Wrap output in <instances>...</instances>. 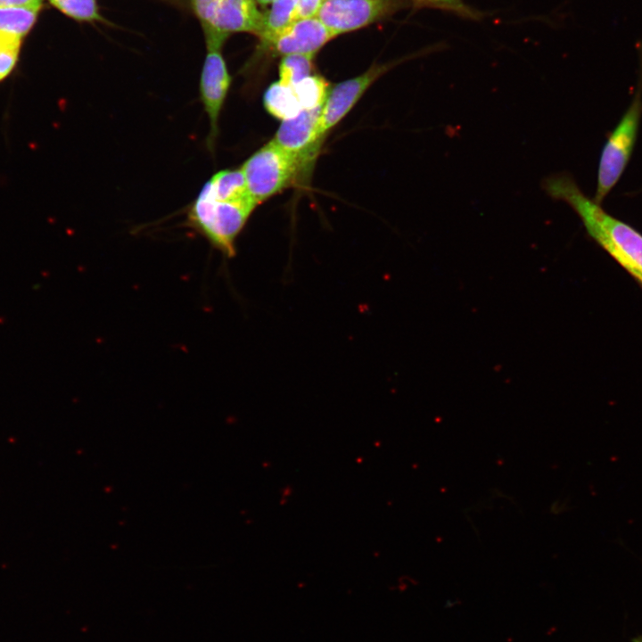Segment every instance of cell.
<instances>
[{
  "mask_svg": "<svg viewBox=\"0 0 642 642\" xmlns=\"http://www.w3.org/2000/svg\"><path fill=\"white\" fill-rule=\"evenodd\" d=\"M200 83V100L210 122L207 146L215 149L218 135V121L231 86L232 78L222 54V47L208 46Z\"/></svg>",
  "mask_w": 642,
  "mask_h": 642,
  "instance_id": "obj_6",
  "label": "cell"
},
{
  "mask_svg": "<svg viewBox=\"0 0 642 642\" xmlns=\"http://www.w3.org/2000/svg\"><path fill=\"white\" fill-rule=\"evenodd\" d=\"M435 8L456 12L464 17L477 18L478 13L465 4L464 0H418Z\"/></svg>",
  "mask_w": 642,
  "mask_h": 642,
  "instance_id": "obj_18",
  "label": "cell"
},
{
  "mask_svg": "<svg viewBox=\"0 0 642 642\" xmlns=\"http://www.w3.org/2000/svg\"><path fill=\"white\" fill-rule=\"evenodd\" d=\"M264 13L255 0H221L211 18L202 28L206 46L222 47L234 32H251L260 35Z\"/></svg>",
  "mask_w": 642,
  "mask_h": 642,
  "instance_id": "obj_7",
  "label": "cell"
},
{
  "mask_svg": "<svg viewBox=\"0 0 642 642\" xmlns=\"http://www.w3.org/2000/svg\"><path fill=\"white\" fill-rule=\"evenodd\" d=\"M255 1H257L258 3H259L261 4H268L271 2H275L276 0H255Z\"/></svg>",
  "mask_w": 642,
  "mask_h": 642,
  "instance_id": "obj_22",
  "label": "cell"
},
{
  "mask_svg": "<svg viewBox=\"0 0 642 642\" xmlns=\"http://www.w3.org/2000/svg\"><path fill=\"white\" fill-rule=\"evenodd\" d=\"M41 9L0 7V32L25 37L35 26Z\"/></svg>",
  "mask_w": 642,
  "mask_h": 642,
  "instance_id": "obj_13",
  "label": "cell"
},
{
  "mask_svg": "<svg viewBox=\"0 0 642 642\" xmlns=\"http://www.w3.org/2000/svg\"><path fill=\"white\" fill-rule=\"evenodd\" d=\"M635 642H642V638L635 639Z\"/></svg>",
  "mask_w": 642,
  "mask_h": 642,
  "instance_id": "obj_23",
  "label": "cell"
},
{
  "mask_svg": "<svg viewBox=\"0 0 642 642\" xmlns=\"http://www.w3.org/2000/svg\"><path fill=\"white\" fill-rule=\"evenodd\" d=\"M292 88L302 109H313L324 103L330 86L321 77L310 75Z\"/></svg>",
  "mask_w": 642,
  "mask_h": 642,
  "instance_id": "obj_16",
  "label": "cell"
},
{
  "mask_svg": "<svg viewBox=\"0 0 642 642\" xmlns=\"http://www.w3.org/2000/svg\"><path fill=\"white\" fill-rule=\"evenodd\" d=\"M541 186L549 197L571 206L588 235L638 282L642 281L641 233L585 195L569 173L550 175Z\"/></svg>",
  "mask_w": 642,
  "mask_h": 642,
  "instance_id": "obj_1",
  "label": "cell"
},
{
  "mask_svg": "<svg viewBox=\"0 0 642 642\" xmlns=\"http://www.w3.org/2000/svg\"><path fill=\"white\" fill-rule=\"evenodd\" d=\"M335 36L318 18L295 20L268 46L280 55L315 54Z\"/></svg>",
  "mask_w": 642,
  "mask_h": 642,
  "instance_id": "obj_10",
  "label": "cell"
},
{
  "mask_svg": "<svg viewBox=\"0 0 642 642\" xmlns=\"http://www.w3.org/2000/svg\"><path fill=\"white\" fill-rule=\"evenodd\" d=\"M240 169L257 205L307 179L298 160L272 140L253 152Z\"/></svg>",
  "mask_w": 642,
  "mask_h": 642,
  "instance_id": "obj_3",
  "label": "cell"
},
{
  "mask_svg": "<svg viewBox=\"0 0 642 642\" xmlns=\"http://www.w3.org/2000/svg\"><path fill=\"white\" fill-rule=\"evenodd\" d=\"M322 105L313 109H303L295 116L282 120L271 139L298 160L306 178L312 172L322 146L317 138Z\"/></svg>",
  "mask_w": 642,
  "mask_h": 642,
  "instance_id": "obj_5",
  "label": "cell"
},
{
  "mask_svg": "<svg viewBox=\"0 0 642 642\" xmlns=\"http://www.w3.org/2000/svg\"><path fill=\"white\" fill-rule=\"evenodd\" d=\"M387 70L386 65H374L355 78L330 86L318 120L317 138L319 144H323L330 130L350 111L369 86Z\"/></svg>",
  "mask_w": 642,
  "mask_h": 642,
  "instance_id": "obj_8",
  "label": "cell"
},
{
  "mask_svg": "<svg viewBox=\"0 0 642 642\" xmlns=\"http://www.w3.org/2000/svg\"><path fill=\"white\" fill-rule=\"evenodd\" d=\"M45 0H0V7H24L42 9Z\"/></svg>",
  "mask_w": 642,
  "mask_h": 642,
  "instance_id": "obj_21",
  "label": "cell"
},
{
  "mask_svg": "<svg viewBox=\"0 0 642 642\" xmlns=\"http://www.w3.org/2000/svg\"><path fill=\"white\" fill-rule=\"evenodd\" d=\"M22 37L0 32V83L14 70L21 51Z\"/></svg>",
  "mask_w": 642,
  "mask_h": 642,
  "instance_id": "obj_17",
  "label": "cell"
},
{
  "mask_svg": "<svg viewBox=\"0 0 642 642\" xmlns=\"http://www.w3.org/2000/svg\"><path fill=\"white\" fill-rule=\"evenodd\" d=\"M258 205L220 193L210 180L186 210L185 226L202 236L226 258L236 255V241Z\"/></svg>",
  "mask_w": 642,
  "mask_h": 642,
  "instance_id": "obj_2",
  "label": "cell"
},
{
  "mask_svg": "<svg viewBox=\"0 0 642 642\" xmlns=\"http://www.w3.org/2000/svg\"><path fill=\"white\" fill-rule=\"evenodd\" d=\"M263 100L267 111L281 120L290 119L303 110L292 86L279 81L270 85Z\"/></svg>",
  "mask_w": 642,
  "mask_h": 642,
  "instance_id": "obj_12",
  "label": "cell"
},
{
  "mask_svg": "<svg viewBox=\"0 0 642 642\" xmlns=\"http://www.w3.org/2000/svg\"><path fill=\"white\" fill-rule=\"evenodd\" d=\"M324 0H296V19L313 18L317 15Z\"/></svg>",
  "mask_w": 642,
  "mask_h": 642,
  "instance_id": "obj_20",
  "label": "cell"
},
{
  "mask_svg": "<svg viewBox=\"0 0 642 642\" xmlns=\"http://www.w3.org/2000/svg\"><path fill=\"white\" fill-rule=\"evenodd\" d=\"M638 284L642 286V281L638 282Z\"/></svg>",
  "mask_w": 642,
  "mask_h": 642,
  "instance_id": "obj_24",
  "label": "cell"
},
{
  "mask_svg": "<svg viewBox=\"0 0 642 642\" xmlns=\"http://www.w3.org/2000/svg\"><path fill=\"white\" fill-rule=\"evenodd\" d=\"M391 8V0H324L317 18L337 36L372 23Z\"/></svg>",
  "mask_w": 642,
  "mask_h": 642,
  "instance_id": "obj_9",
  "label": "cell"
},
{
  "mask_svg": "<svg viewBox=\"0 0 642 642\" xmlns=\"http://www.w3.org/2000/svg\"><path fill=\"white\" fill-rule=\"evenodd\" d=\"M642 117V84L620 121L608 136L598 163L594 201L599 204L621 177L632 155Z\"/></svg>",
  "mask_w": 642,
  "mask_h": 642,
  "instance_id": "obj_4",
  "label": "cell"
},
{
  "mask_svg": "<svg viewBox=\"0 0 642 642\" xmlns=\"http://www.w3.org/2000/svg\"><path fill=\"white\" fill-rule=\"evenodd\" d=\"M65 16L79 22H100L103 18L96 0H47Z\"/></svg>",
  "mask_w": 642,
  "mask_h": 642,
  "instance_id": "obj_14",
  "label": "cell"
},
{
  "mask_svg": "<svg viewBox=\"0 0 642 642\" xmlns=\"http://www.w3.org/2000/svg\"><path fill=\"white\" fill-rule=\"evenodd\" d=\"M220 1L221 0H190L193 12L200 21L202 28L207 25Z\"/></svg>",
  "mask_w": 642,
  "mask_h": 642,
  "instance_id": "obj_19",
  "label": "cell"
},
{
  "mask_svg": "<svg viewBox=\"0 0 642 642\" xmlns=\"http://www.w3.org/2000/svg\"><path fill=\"white\" fill-rule=\"evenodd\" d=\"M296 19V0H276L270 10L264 12L263 28L259 36L262 44L269 46Z\"/></svg>",
  "mask_w": 642,
  "mask_h": 642,
  "instance_id": "obj_11",
  "label": "cell"
},
{
  "mask_svg": "<svg viewBox=\"0 0 642 642\" xmlns=\"http://www.w3.org/2000/svg\"><path fill=\"white\" fill-rule=\"evenodd\" d=\"M314 56L289 54L283 57L279 64V82L293 86L311 75Z\"/></svg>",
  "mask_w": 642,
  "mask_h": 642,
  "instance_id": "obj_15",
  "label": "cell"
}]
</instances>
